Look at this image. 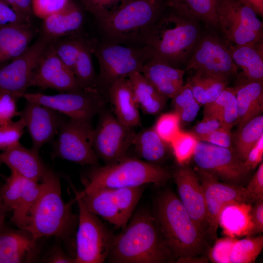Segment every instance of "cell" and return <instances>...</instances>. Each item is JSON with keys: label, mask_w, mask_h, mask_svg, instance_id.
Masks as SVG:
<instances>
[{"label": "cell", "mask_w": 263, "mask_h": 263, "mask_svg": "<svg viewBox=\"0 0 263 263\" xmlns=\"http://www.w3.org/2000/svg\"><path fill=\"white\" fill-rule=\"evenodd\" d=\"M153 215L173 260L178 263L195 261L203 253L207 245L206 237L173 191L166 190L159 195Z\"/></svg>", "instance_id": "1"}, {"label": "cell", "mask_w": 263, "mask_h": 263, "mask_svg": "<svg viewBox=\"0 0 263 263\" xmlns=\"http://www.w3.org/2000/svg\"><path fill=\"white\" fill-rule=\"evenodd\" d=\"M93 54L99 66L98 86L108 88L114 81L140 72L144 65L153 56L148 46H124L113 42H91Z\"/></svg>", "instance_id": "7"}, {"label": "cell", "mask_w": 263, "mask_h": 263, "mask_svg": "<svg viewBox=\"0 0 263 263\" xmlns=\"http://www.w3.org/2000/svg\"><path fill=\"white\" fill-rule=\"evenodd\" d=\"M18 23L30 24L23 20L3 0H0V26Z\"/></svg>", "instance_id": "56"}, {"label": "cell", "mask_w": 263, "mask_h": 263, "mask_svg": "<svg viewBox=\"0 0 263 263\" xmlns=\"http://www.w3.org/2000/svg\"><path fill=\"white\" fill-rule=\"evenodd\" d=\"M236 240L229 236L217 239L209 250L211 261L216 263H229L230 251Z\"/></svg>", "instance_id": "47"}, {"label": "cell", "mask_w": 263, "mask_h": 263, "mask_svg": "<svg viewBox=\"0 0 263 263\" xmlns=\"http://www.w3.org/2000/svg\"><path fill=\"white\" fill-rule=\"evenodd\" d=\"M252 230L249 236H253L263 232V200L255 202L250 209Z\"/></svg>", "instance_id": "53"}, {"label": "cell", "mask_w": 263, "mask_h": 263, "mask_svg": "<svg viewBox=\"0 0 263 263\" xmlns=\"http://www.w3.org/2000/svg\"><path fill=\"white\" fill-rule=\"evenodd\" d=\"M22 98L48 107L69 118L89 121L100 112L103 105L98 89H83L53 95L26 92Z\"/></svg>", "instance_id": "13"}, {"label": "cell", "mask_w": 263, "mask_h": 263, "mask_svg": "<svg viewBox=\"0 0 263 263\" xmlns=\"http://www.w3.org/2000/svg\"><path fill=\"white\" fill-rule=\"evenodd\" d=\"M238 109V129L261 114L263 110V81L252 80L241 75L234 87Z\"/></svg>", "instance_id": "23"}, {"label": "cell", "mask_w": 263, "mask_h": 263, "mask_svg": "<svg viewBox=\"0 0 263 263\" xmlns=\"http://www.w3.org/2000/svg\"><path fill=\"white\" fill-rule=\"evenodd\" d=\"M221 126L219 120L216 117L204 114L203 119L193 128L191 132L199 140Z\"/></svg>", "instance_id": "52"}, {"label": "cell", "mask_w": 263, "mask_h": 263, "mask_svg": "<svg viewBox=\"0 0 263 263\" xmlns=\"http://www.w3.org/2000/svg\"><path fill=\"white\" fill-rule=\"evenodd\" d=\"M263 136L261 137L249 152L244 163L249 170L254 169L263 161Z\"/></svg>", "instance_id": "55"}, {"label": "cell", "mask_w": 263, "mask_h": 263, "mask_svg": "<svg viewBox=\"0 0 263 263\" xmlns=\"http://www.w3.org/2000/svg\"><path fill=\"white\" fill-rule=\"evenodd\" d=\"M197 174L204 189L206 202L208 222L207 235L214 240L217 238L219 217L223 208L233 203H247L244 188L222 182L198 168Z\"/></svg>", "instance_id": "16"}, {"label": "cell", "mask_w": 263, "mask_h": 263, "mask_svg": "<svg viewBox=\"0 0 263 263\" xmlns=\"http://www.w3.org/2000/svg\"><path fill=\"white\" fill-rule=\"evenodd\" d=\"M141 73L165 98H172L184 85V70L152 57L144 65Z\"/></svg>", "instance_id": "21"}, {"label": "cell", "mask_w": 263, "mask_h": 263, "mask_svg": "<svg viewBox=\"0 0 263 263\" xmlns=\"http://www.w3.org/2000/svg\"><path fill=\"white\" fill-rule=\"evenodd\" d=\"M51 41L44 36L38 39L20 56L0 66V92L19 99L31 87L34 70Z\"/></svg>", "instance_id": "14"}, {"label": "cell", "mask_w": 263, "mask_h": 263, "mask_svg": "<svg viewBox=\"0 0 263 263\" xmlns=\"http://www.w3.org/2000/svg\"><path fill=\"white\" fill-rule=\"evenodd\" d=\"M180 117L174 111L162 114L157 119L153 129L165 143H170L180 132Z\"/></svg>", "instance_id": "44"}, {"label": "cell", "mask_w": 263, "mask_h": 263, "mask_svg": "<svg viewBox=\"0 0 263 263\" xmlns=\"http://www.w3.org/2000/svg\"><path fill=\"white\" fill-rule=\"evenodd\" d=\"M44 262L50 263H75V259L64 253L60 247H54L44 260Z\"/></svg>", "instance_id": "57"}, {"label": "cell", "mask_w": 263, "mask_h": 263, "mask_svg": "<svg viewBox=\"0 0 263 263\" xmlns=\"http://www.w3.org/2000/svg\"><path fill=\"white\" fill-rule=\"evenodd\" d=\"M24 178L11 171L4 184L0 187V193L8 211H12L16 208L21 195Z\"/></svg>", "instance_id": "43"}, {"label": "cell", "mask_w": 263, "mask_h": 263, "mask_svg": "<svg viewBox=\"0 0 263 263\" xmlns=\"http://www.w3.org/2000/svg\"><path fill=\"white\" fill-rule=\"evenodd\" d=\"M50 89L59 92H78L83 90L73 72L56 55L51 42L43 52L34 70L31 87Z\"/></svg>", "instance_id": "17"}, {"label": "cell", "mask_w": 263, "mask_h": 263, "mask_svg": "<svg viewBox=\"0 0 263 263\" xmlns=\"http://www.w3.org/2000/svg\"><path fill=\"white\" fill-rule=\"evenodd\" d=\"M144 186L112 189L118 209L122 228L131 219L143 191Z\"/></svg>", "instance_id": "40"}, {"label": "cell", "mask_w": 263, "mask_h": 263, "mask_svg": "<svg viewBox=\"0 0 263 263\" xmlns=\"http://www.w3.org/2000/svg\"><path fill=\"white\" fill-rule=\"evenodd\" d=\"M36 242L26 231L0 229V263L30 262L36 250Z\"/></svg>", "instance_id": "22"}, {"label": "cell", "mask_w": 263, "mask_h": 263, "mask_svg": "<svg viewBox=\"0 0 263 263\" xmlns=\"http://www.w3.org/2000/svg\"><path fill=\"white\" fill-rule=\"evenodd\" d=\"M170 172L157 164L125 156L105 166L89 170L82 178L87 192L99 188L136 187L149 183L160 185L170 177Z\"/></svg>", "instance_id": "6"}, {"label": "cell", "mask_w": 263, "mask_h": 263, "mask_svg": "<svg viewBox=\"0 0 263 263\" xmlns=\"http://www.w3.org/2000/svg\"><path fill=\"white\" fill-rule=\"evenodd\" d=\"M221 0H165L166 6L188 14L217 31V13Z\"/></svg>", "instance_id": "32"}, {"label": "cell", "mask_w": 263, "mask_h": 263, "mask_svg": "<svg viewBox=\"0 0 263 263\" xmlns=\"http://www.w3.org/2000/svg\"><path fill=\"white\" fill-rule=\"evenodd\" d=\"M33 36L30 24L11 23L0 26V66L22 54L30 46Z\"/></svg>", "instance_id": "26"}, {"label": "cell", "mask_w": 263, "mask_h": 263, "mask_svg": "<svg viewBox=\"0 0 263 263\" xmlns=\"http://www.w3.org/2000/svg\"><path fill=\"white\" fill-rule=\"evenodd\" d=\"M75 195L81 198L91 212L114 225L122 228L118 209L111 188H99L87 192L77 191L71 184Z\"/></svg>", "instance_id": "27"}, {"label": "cell", "mask_w": 263, "mask_h": 263, "mask_svg": "<svg viewBox=\"0 0 263 263\" xmlns=\"http://www.w3.org/2000/svg\"><path fill=\"white\" fill-rule=\"evenodd\" d=\"M130 0H81L86 9L99 20L113 13Z\"/></svg>", "instance_id": "46"}, {"label": "cell", "mask_w": 263, "mask_h": 263, "mask_svg": "<svg viewBox=\"0 0 263 263\" xmlns=\"http://www.w3.org/2000/svg\"><path fill=\"white\" fill-rule=\"evenodd\" d=\"M204 114L217 118L221 126L231 129L237 124L238 109L235 91L226 86L212 103L205 106Z\"/></svg>", "instance_id": "33"}, {"label": "cell", "mask_w": 263, "mask_h": 263, "mask_svg": "<svg viewBox=\"0 0 263 263\" xmlns=\"http://www.w3.org/2000/svg\"><path fill=\"white\" fill-rule=\"evenodd\" d=\"M69 0H32L33 14L44 19L62 9Z\"/></svg>", "instance_id": "50"}, {"label": "cell", "mask_w": 263, "mask_h": 263, "mask_svg": "<svg viewBox=\"0 0 263 263\" xmlns=\"http://www.w3.org/2000/svg\"><path fill=\"white\" fill-rule=\"evenodd\" d=\"M171 99L175 112L178 114L181 123L187 124L194 120L201 105L194 98L187 83L184 84Z\"/></svg>", "instance_id": "39"}, {"label": "cell", "mask_w": 263, "mask_h": 263, "mask_svg": "<svg viewBox=\"0 0 263 263\" xmlns=\"http://www.w3.org/2000/svg\"><path fill=\"white\" fill-rule=\"evenodd\" d=\"M200 105L212 103L227 86L228 81L200 71H194L187 82Z\"/></svg>", "instance_id": "31"}, {"label": "cell", "mask_w": 263, "mask_h": 263, "mask_svg": "<svg viewBox=\"0 0 263 263\" xmlns=\"http://www.w3.org/2000/svg\"><path fill=\"white\" fill-rule=\"evenodd\" d=\"M199 141L222 147L233 148V134L231 129L222 126L201 138Z\"/></svg>", "instance_id": "51"}, {"label": "cell", "mask_w": 263, "mask_h": 263, "mask_svg": "<svg viewBox=\"0 0 263 263\" xmlns=\"http://www.w3.org/2000/svg\"><path fill=\"white\" fill-rule=\"evenodd\" d=\"M0 164H3L21 176L40 182L48 168L38 152L28 149L19 142L0 153Z\"/></svg>", "instance_id": "20"}, {"label": "cell", "mask_w": 263, "mask_h": 263, "mask_svg": "<svg viewBox=\"0 0 263 263\" xmlns=\"http://www.w3.org/2000/svg\"><path fill=\"white\" fill-rule=\"evenodd\" d=\"M7 212L0 193V229L5 225V219Z\"/></svg>", "instance_id": "59"}, {"label": "cell", "mask_w": 263, "mask_h": 263, "mask_svg": "<svg viewBox=\"0 0 263 263\" xmlns=\"http://www.w3.org/2000/svg\"><path fill=\"white\" fill-rule=\"evenodd\" d=\"M19 116L25 123L30 135L32 148L38 152L42 147L51 141L65 120L62 114L45 105L26 100Z\"/></svg>", "instance_id": "18"}, {"label": "cell", "mask_w": 263, "mask_h": 263, "mask_svg": "<svg viewBox=\"0 0 263 263\" xmlns=\"http://www.w3.org/2000/svg\"><path fill=\"white\" fill-rule=\"evenodd\" d=\"M244 196L248 203L263 200V162L259 164L258 169L244 188Z\"/></svg>", "instance_id": "48"}, {"label": "cell", "mask_w": 263, "mask_h": 263, "mask_svg": "<svg viewBox=\"0 0 263 263\" xmlns=\"http://www.w3.org/2000/svg\"><path fill=\"white\" fill-rule=\"evenodd\" d=\"M83 21L80 8L73 0H69L62 9L43 19L41 36L52 41L76 31Z\"/></svg>", "instance_id": "25"}, {"label": "cell", "mask_w": 263, "mask_h": 263, "mask_svg": "<svg viewBox=\"0 0 263 263\" xmlns=\"http://www.w3.org/2000/svg\"><path fill=\"white\" fill-rule=\"evenodd\" d=\"M41 190V183L24 178L22 191L16 208L12 211L11 221L19 229L25 227L31 209Z\"/></svg>", "instance_id": "36"}, {"label": "cell", "mask_w": 263, "mask_h": 263, "mask_svg": "<svg viewBox=\"0 0 263 263\" xmlns=\"http://www.w3.org/2000/svg\"><path fill=\"white\" fill-rule=\"evenodd\" d=\"M166 7L165 0H130L98 21L111 42L144 45L150 29Z\"/></svg>", "instance_id": "5"}, {"label": "cell", "mask_w": 263, "mask_h": 263, "mask_svg": "<svg viewBox=\"0 0 263 263\" xmlns=\"http://www.w3.org/2000/svg\"><path fill=\"white\" fill-rule=\"evenodd\" d=\"M203 29L197 19L166 6L150 29L144 45L151 49L153 57L180 68L185 66Z\"/></svg>", "instance_id": "2"}, {"label": "cell", "mask_w": 263, "mask_h": 263, "mask_svg": "<svg viewBox=\"0 0 263 263\" xmlns=\"http://www.w3.org/2000/svg\"><path fill=\"white\" fill-rule=\"evenodd\" d=\"M244 4L253 9L256 13L263 17V0H239Z\"/></svg>", "instance_id": "58"}, {"label": "cell", "mask_w": 263, "mask_h": 263, "mask_svg": "<svg viewBox=\"0 0 263 263\" xmlns=\"http://www.w3.org/2000/svg\"><path fill=\"white\" fill-rule=\"evenodd\" d=\"M14 96L4 92H0V125L11 121L19 115L17 101Z\"/></svg>", "instance_id": "49"}, {"label": "cell", "mask_w": 263, "mask_h": 263, "mask_svg": "<svg viewBox=\"0 0 263 263\" xmlns=\"http://www.w3.org/2000/svg\"><path fill=\"white\" fill-rule=\"evenodd\" d=\"M93 54L91 42L85 41L73 68L77 81L83 89H98V76L94 71Z\"/></svg>", "instance_id": "37"}, {"label": "cell", "mask_w": 263, "mask_h": 263, "mask_svg": "<svg viewBox=\"0 0 263 263\" xmlns=\"http://www.w3.org/2000/svg\"><path fill=\"white\" fill-rule=\"evenodd\" d=\"M79 209L75 236V263H102L108 258L114 235L98 216L75 195Z\"/></svg>", "instance_id": "9"}, {"label": "cell", "mask_w": 263, "mask_h": 263, "mask_svg": "<svg viewBox=\"0 0 263 263\" xmlns=\"http://www.w3.org/2000/svg\"><path fill=\"white\" fill-rule=\"evenodd\" d=\"M198 141L191 132L180 131L170 142L175 158L179 165H184L193 157Z\"/></svg>", "instance_id": "41"}, {"label": "cell", "mask_w": 263, "mask_h": 263, "mask_svg": "<svg viewBox=\"0 0 263 263\" xmlns=\"http://www.w3.org/2000/svg\"><path fill=\"white\" fill-rule=\"evenodd\" d=\"M25 128L24 122L20 117L0 125V150L3 151L19 143Z\"/></svg>", "instance_id": "45"}, {"label": "cell", "mask_w": 263, "mask_h": 263, "mask_svg": "<svg viewBox=\"0 0 263 263\" xmlns=\"http://www.w3.org/2000/svg\"><path fill=\"white\" fill-rule=\"evenodd\" d=\"M127 78L138 106L143 112L155 114L164 109L167 98L156 91L140 72H134Z\"/></svg>", "instance_id": "30"}, {"label": "cell", "mask_w": 263, "mask_h": 263, "mask_svg": "<svg viewBox=\"0 0 263 263\" xmlns=\"http://www.w3.org/2000/svg\"><path fill=\"white\" fill-rule=\"evenodd\" d=\"M40 182V193L30 210L27 225L22 229L36 241L54 236L68 242L78 224V215L72 210L76 198L63 201L59 178L52 170L48 169Z\"/></svg>", "instance_id": "3"}, {"label": "cell", "mask_w": 263, "mask_h": 263, "mask_svg": "<svg viewBox=\"0 0 263 263\" xmlns=\"http://www.w3.org/2000/svg\"><path fill=\"white\" fill-rule=\"evenodd\" d=\"M263 136V116L260 115L249 121L233 134L232 147L244 162L249 152Z\"/></svg>", "instance_id": "35"}, {"label": "cell", "mask_w": 263, "mask_h": 263, "mask_svg": "<svg viewBox=\"0 0 263 263\" xmlns=\"http://www.w3.org/2000/svg\"><path fill=\"white\" fill-rule=\"evenodd\" d=\"M25 21L30 23L32 0H3Z\"/></svg>", "instance_id": "54"}, {"label": "cell", "mask_w": 263, "mask_h": 263, "mask_svg": "<svg viewBox=\"0 0 263 263\" xmlns=\"http://www.w3.org/2000/svg\"><path fill=\"white\" fill-rule=\"evenodd\" d=\"M91 121L69 118L60 126L53 145L52 156L82 166H94L98 158L92 145Z\"/></svg>", "instance_id": "11"}, {"label": "cell", "mask_w": 263, "mask_h": 263, "mask_svg": "<svg viewBox=\"0 0 263 263\" xmlns=\"http://www.w3.org/2000/svg\"><path fill=\"white\" fill-rule=\"evenodd\" d=\"M233 61L242 69L241 76L263 81V43L228 45Z\"/></svg>", "instance_id": "28"}, {"label": "cell", "mask_w": 263, "mask_h": 263, "mask_svg": "<svg viewBox=\"0 0 263 263\" xmlns=\"http://www.w3.org/2000/svg\"><path fill=\"white\" fill-rule=\"evenodd\" d=\"M251 206L247 203H233L222 209L219 225L227 236L232 238L249 236L252 228L250 217Z\"/></svg>", "instance_id": "29"}, {"label": "cell", "mask_w": 263, "mask_h": 263, "mask_svg": "<svg viewBox=\"0 0 263 263\" xmlns=\"http://www.w3.org/2000/svg\"><path fill=\"white\" fill-rule=\"evenodd\" d=\"M263 247V236H248L236 240L229 256V263H254Z\"/></svg>", "instance_id": "38"}, {"label": "cell", "mask_w": 263, "mask_h": 263, "mask_svg": "<svg viewBox=\"0 0 263 263\" xmlns=\"http://www.w3.org/2000/svg\"><path fill=\"white\" fill-rule=\"evenodd\" d=\"M166 143L153 128L136 133L133 144L138 155L145 161L152 164L162 160L166 156Z\"/></svg>", "instance_id": "34"}, {"label": "cell", "mask_w": 263, "mask_h": 263, "mask_svg": "<svg viewBox=\"0 0 263 263\" xmlns=\"http://www.w3.org/2000/svg\"><path fill=\"white\" fill-rule=\"evenodd\" d=\"M122 232L114 235L108 258L116 263H163L173 260L153 214L138 210Z\"/></svg>", "instance_id": "4"}, {"label": "cell", "mask_w": 263, "mask_h": 263, "mask_svg": "<svg viewBox=\"0 0 263 263\" xmlns=\"http://www.w3.org/2000/svg\"><path fill=\"white\" fill-rule=\"evenodd\" d=\"M136 134L132 127L123 124L110 113H105L94 129L93 147L97 157L106 164L113 163L126 156Z\"/></svg>", "instance_id": "15"}, {"label": "cell", "mask_w": 263, "mask_h": 263, "mask_svg": "<svg viewBox=\"0 0 263 263\" xmlns=\"http://www.w3.org/2000/svg\"><path fill=\"white\" fill-rule=\"evenodd\" d=\"M188 71H200L229 80L237 75L228 45L215 30L206 27L185 65Z\"/></svg>", "instance_id": "10"}, {"label": "cell", "mask_w": 263, "mask_h": 263, "mask_svg": "<svg viewBox=\"0 0 263 263\" xmlns=\"http://www.w3.org/2000/svg\"><path fill=\"white\" fill-rule=\"evenodd\" d=\"M108 92L117 120L130 127L139 125V107L128 78L114 81L108 88Z\"/></svg>", "instance_id": "24"}, {"label": "cell", "mask_w": 263, "mask_h": 263, "mask_svg": "<svg viewBox=\"0 0 263 263\" xmlns=\"http://www.w3.org/2000/svg\"><path fill=\"white\" fill-rule=\"evenodd\" d=\"M173 177L181 203L206 237L208 229L206 202L197 174L189 167L183 166L175 171Z\"/></svg>", "instance_id": "19"}, {"label": "cell", "mask_w": 263, "mask_h": 263, "mask_svg": "<svg viewBox=\"0 0 263 263\" xmlns=\"http://www.w3.org/2000/svg\"><path fill=\"white\" fill-rule=\"evenodd\" d=\"M193 157L198 169L228 184L240 185L250 171L233 148L199 140Z\"/></svg>", "instance_id": "12"}, {"label": "cell", "mask_w": 263, "mask_h": 263, "mask_svg": "<svg viewBox=\"0 0 263 263\" xmlns=\"http://www.w3.org/2000/svg\"><path fill=\"white\" fill-rule=\"evenodd\" d=\"M79 38H71L51 44L61 61L73 72V68L85 42Z\"/></svg>", "instance_id": "42"}, {"label": "cell", "mask_w": 263, "mask_h": 263, "mask_svg": "<svg viewBox=\"0 0 263 263\" xmlns=\"http://www.w3.org/2000/svg\"><path fill=\"white\" fill-rule=\"evenodd\" d=\"M256 12L239 0H221L217 32L228 45L263 43V24Z\"/></svg>", "instance_id": "8"}]
</instances>
